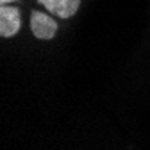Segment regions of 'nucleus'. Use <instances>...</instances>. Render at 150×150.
<instances>
[{
  "instance_id": "nucleus-3",
  "label": "nucleus",
  "mask_w": 150,
  "mask_h": 150,
  "mask_svg": "<svg viewBox=\"0 0 150 150\" xmlns=\"http://www.w3.org/2000/svg\"><path fill=\"white\" fill-rule=\"evenodd\" d=\"M38 4H41L48 9V13L55 14L57 18L68 20L71 18L81 7V0H38Z\"/></svg>"
},
{
  "instance_id": "nucleus-1",
  "label": "nucleus",
  "mask_w": 150,
  "mask_h": 150,
  "mask_svg": "<svg viewBox=\"0 0 150 150\" xmlns=\"http://www.w3.org/2000/svg\"><path fill=\"white\" fill-rule=\"evenodd\" d=\"M30 30L38 40H52L57 34V22L47 13L32 11L30 13Z\"/></svg>"
},
{
  "instance_id": "nucleus-4",
  "label": "nucleus",
  "mask_w": 150,
  "mask_h": 150,
  "mask_svg": "<svg viewBox=\"0 0 150 150\" xmlns=\"http://www.w3.org/2000/svg\"><path fill=\"white\" fill-rule=\"evenodd\" d=\"M16 0H0V6H7V4H13Z\"/></svg>"
},
{
  "instance_id": "nucleus-2",
  "label": "nucleus",
  "mask_w": 150,
  "mask_h": 150,
  "mask_svg": "<svg viewBox=\"0 0 150 150\" xmlns=\"http://www.w3.org/2000/svg\"><path fill=\"white\" fill-rule=\"evenodd\" d=\"M22 27V14L20 9L7 4L0 6V36L2 38H13L18 34Z\"/></svg>"
}]
</instances>
